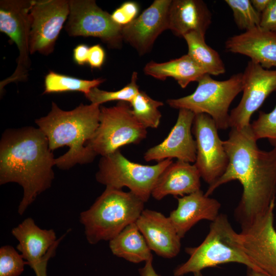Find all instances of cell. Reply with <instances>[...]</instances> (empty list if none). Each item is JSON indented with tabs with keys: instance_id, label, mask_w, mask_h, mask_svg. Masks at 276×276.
I'll use <instances>...</instances> for the list:
<instances>
[{
	"instance_id": "6da1fadb",
	"label": "cell",
	"mask_w": 276,
	"mask_h": 276,
	"mask_svg": "<svg viewBox=\"0 0 276 276\" xmlns=\"http://www.w3.org/2000/svg\"><path fill=\"white\" fill-rule=\"evenodd\" d=\"M249 126L231 128L223 141L229 163L224 174L209 186V196L219 186L238 180L243 193L235 214L241 229L263 216L275 203L276 195V148L259 149Z\"/></svg>"
},
{
	"instance_id": "7a4b0ae2",
	"label": "cell",
	"mask_w": 276,
	"mask_h": 276,
	"mask_svg": "<svg viewBox=\"0 0 276 276\" xmlns=\"http://www.w3.org/2000/svg\"><path fill=\"white\" fill-rule=\"evenodd\" d=\"M55 159L48 139L39 128L9 129L0 142V184L16 182L24 191L18 207L22 215L54 178Z\"/></svg>"
},
{
	"instance_id": "3957f363",
	"label": "cell",
	"mask_w": 276,
	"mask_h": 276,
	"mask_svg": "<svg viewBox=\"0 0 276 276\" xmlns=\"http://www.w3.org/2000/svg\"><path fill=\"white\" fill-rule=\"evenodd\" d=\"M100 105L81 104L70 111L60 108L54 102L45 117L35 120L47 136L52 151L66 146L68 151L55 159L58 168L68 169L76 164L93 161L96 155L86 146L94 135L99 123Z\"/></svg>"
},
{
	"instance_id": "277c9868",
	"label": "cell",
	"mask_w": 276,
	"mask_h": 276,
	"mask_svg": "<svg viewBox=\"0 0 276 276\" xmlns=\"http://www.w3.org/2000/svg\"><path fill=\"white\" fill-rule=\"evenodd\" d=\"M145 202L131 192L106 187L86 211L80 214L87 242L92 245L110 241L131 223L135 222Z\"/></svg>"
},
{
	"instance_id": "5b68a950",
	"label": "cell",
	"mask_w": 276,
	"mask_h": 276,
	"mask_svg": "<svg viewBox=\"0 0 276 276\" xmlns=\"http://www.w3.org/2000/svg\"><path fill=\"white\" fill-rule=\"evenodd\" d=\"M237 234L227 216L219 214L211 223L209 232L203 242L198 246L186 248L190 257L174 269V275L183 276L227 263L242 264L260 272L241 249Z\"/></svg>"
},
{
	"instance_id": "8992f818",
	"label": "cell",
	"mask_w": 276,
	"mask_h": 276,
	"mask_svg": "<svg viewBox=\"0 0 276 276\" xmlns=\"http://www.w3.org/2000/svg\"><path fill=\"white\" fill-rule=\"evenodd\" d=\"M198 85L191 95L167 101L175 109H186L195 114L206 113L214 121L218 129L228 127L229 107L235 97L243 90V74L232 75L218 81L204 74L197 81Z\"/></svg>"
},
{
	"instance_id": "52a82bcc",
	"label": "cell",
	"mask_w": 276,
	"mask_h": 276,
	"mask_svg": "<svg viewBox=\"0 0 276 276\" xmlns=\"http://www.w3.org/2000/svg\"><path fill=\"white\" fill-rule=\"evenodd\" d=\"M173 162L166 159L154 165H142L128 160L118 150L101 157L96 179L106 187L118 189L127 187L146 202L158 177Z\"/></svg>"
},
{
	"instance_id": "ba28073f",
	"label": "cell",
	"mask_w": 276,
	"mask_h": 276,
	"mask_svg": "<svg viewBox=\"0 0 276 276\" xmlns=\"http://www.w3.org/2000/svg\"><path fill=\"white\" fill-rule=\"evenodd\" d=\"M147 130L134 117L129 103L100 106L99 125L86 147L96 156H105L129 144H137L146 138Z\"/></svg>"
},
{
	"instance_id": "9c48e42d",
	"label": "cell",
	"mask_w": 276,
	"mask_h": 276,
	"mask_svg": "<svg viewBox=\"0 0 276 276\" xmlns=\"http://www.w3.org/2000/svg\"><path fill=\"white\" fill-rule=\"evenodd\" d=\"M32 2V0L0 1V31L7 35L15 43L19 52L15 71L0 83L1 93L10 83L27 80L31 65L30 11Z\"/></svg>"
},
{
	"instance_id": "30bf717a",
	"label": "cell",
	"mask_w": 276,
	"mask_h": 276,
	"mask_svg": "<svg viewBox=\"0 0 276 276\" xmlns=\"http://www.w3.org/2000/svg\"><path fill=\"white\" fill-rule=\"evenodd\" d=\"M122 28L94 0H70V13L65 30L71 36L100 38L108 47H121Z\"/></svg>"
},
{
	"instance_id": "8fae6325",
	"label": "cell",
	"mask_w": 276,
	"mask_h": 276,
	"mask_svg": "<svg viewBox=\"0 0 276 276\" xmlns=\"http://www.w3.org/2000/svg\"><path fill=\"white\" fill-rule=\"evenodd\" d=\"M214 120L206 113L195 115L192 133L196 144L194 165L201 177L210 185L225 172L229 163L223 141Z\"/></svg>"
},
{
	"instance_id": "7c38bea8",
	"label": "cell",
	"mask_w": 276,
	"mask_h": 276,
	"mask_svg": "<svg viewBox=\"0 0 276 276\" xmlns=\"http://www.w3.org/2000/svg\"><path fill=\"white\" fill-rule=\"evenodd\" d=\"M275 203L263 216L241 229L237 239L241 249L260 272L276 276V230L274 227Z\"/></svg>"
},
{
	"instance_id": "4fadbf2b",
	"label": "cell",
	"mask_w": 276,
	"mask_h": 276,
	"mask_svg": "<svg viewBox=\"0 0 276 276\" xmlns=\"http://www.w3.org/2000/svg\"><path fill=\"white\" fill-rule=\"evenodd\" d=\"M70 1L32 0L30 11V54L38 52L49 55L67 19Z\"/></svg>"
},
{
	"instance_id": "5bb4252c",
	"label": "cell",
	"mask_w": 276,
	"mask_h": 276,
	"mask_svg": "<svg viewBox=\"0 0 276 276\" xmlns=\"http://www.w3.org/2000/svg\"><path fill=\"white\" fill-rule=\"evenodd\" d=\"M242 74V97L229 113L231 128L241 129L249 126L252 114L268 96L276 90V69L267 70L249 61Z\"/></svg>"
},
{
	"instance_id": "9a60e30c",
	"label": "cell",
	"mask_w": 276,
	"mask_h": 276,
	"mask_svg": "<svg viewBox=\"0 0 276 276\" xmlns=\"http://www.w3.org/2000/svg\"><path fill=\"white\" fill-rule=\"evenodd\" d=\"M195 113L186 109H179L174 126L167 137L160 143L147 150L144 155L147 161L158 162L176 158L190 163H195L196 144L192 136Z\"/></svg>"
},
{
	"instance_id": "2e32d148",
	"label": "cell",
	"mask_w": 276,
	"mask_h": 276,
	"mask_svg": "<svg viewBox=\"0 0 276 276\" xmlns=\"http://www.w3.org/2000/svg\"><path fill=\"white\" fill-rule=\"evenodd\" d=\"M171 0H155L139 16L123 26L122 36L140 55L151 50L158 36L168 29V15Z\"/></svg>"
},
{
	"instance_id": "e0dca14e",
	"label": "cell",
	"mask_w": 276,
	"mask_h": 276,
	"mask_svg": "<svg viewBox=\"0 0 276 276\" xmlns=\"http://www.w3.org/2000/svg\"><path fill=\"white\" fill-rule=\"evenodd\" d=\"M135 223L150 249L157 255L171 259L179 254L181 238L168 217L144 209Z\"/></svg>"
},
{
	"instance_id": "ac0fdd59",
	"label": "cell",
	"mask_w": 276,
	"mask_h": 276,
	"mask_svg": "<svg viewBox=\"0 0 276 276\" xmlns=\"http://www.w3.org/2000/svg\"><path fill=\"white\" fill-rule=\"evenodd\" d=\"M225 48L249 57L265 69L276 67V32L256 27L228 38Z\"/></svg>"
},
{
	"instance_id": "d6986e66",
	"label": "cell",
	"mask_w": 276,
	"mask_h": 276,
	"mask_svg": "<svg viewBox=\"0 0 276 276\" xmlns=\"http://www.w3.org/2000/svg\"><path fill=\"white\" fill-rule=\"evenodd\" d=\"M177 198V206L168 217L181 239L199 221L212 222L219 215L221 204L201 190Z\"/></svg>"
},
{
	"instance_id": "ffe728a7",
	"label": "cell",
	"mask_w": 276,
	"mask_h": 276,
	"mask_svg": "<svg viewBox=\"0 0 276 276\" xmlns=\"http://www.w3.org/2000/svg\"><path fill=\"white\" fill-rule=\"evenodd\" d=\"M168 29L178 37L190 32L205 36L212 22V14L201 0H173L168 15Z\"/></svg>"
},
{
	"instance_id": "44dd1931",
	"label": "cell",
	"mask_w": 276,
	"mask_h": 276,
	"mask_svg": "<svg viewBox=\"0 0 276 276\" xmlns=\"http://www.w3.org/2000/svg\"><path fill=\"white\" fill-rule=\"evenodd\" d=\"M200 173L190 163L177 160L170 164L158 177L151 196L160 200L171 195L181 197L200 190Z\"/></svg>"
},
{
	"instance_id": "7402d4cb",
	"label": "cell",
	"mask_w": 276,
	"mask_h": 276,
	"mask_svg": "<svg viewBox=\"0 0 276 276\" xmlns=\"http://www.w3.org/2000/svg\"><path fill=\"white\" fill-rule=\"evenodd\" d=\"M18 244L17 249L33 269L46 256L57 240L54 231L39 227L31 218L25 219L11 231Z\"/></svg>"
},
{
	"instance_id": "603a6c76",
	"label": "cell",
	"mask_w": 276,
	"mask_h": 276,
	"mask_svg": "<svg viewBox=\"0 0 276 276\" xmlns=\"http://www.w3.org/2000/svg\"><path fill=\"white\" fill-rule=\"evenodd\" d=\"M144 71L146 75L160 80L172 77L182 88H186L190 82H197L206 74L188 54L165 62L151 61L146 64Z\"/></svg>"
},
{
	"instance_id": "cb8c5ba5",
	"label": "cell",
	"mask_w": 276,
	"mask_h": 276,
	"mask_svg": "<svg viewBox=\"0 0 276 276\" xmlns=\"http://www.w3.org/2000/svg\"><path fill=\"white\" fill-rule=\"evenodd\" d=\"M109 246L114 255L131 263L153 260L152 250L135 222L110 240Z\"/></svg>"
},
{
	"instance_id": "d4e9b609",
	"label": "cell",
	"mask_w": 276,
	"mask_h": 276,
	"mask_svg": "<svg viewBox=\"0 0 276 276\" xmlns=\"http://www.w3.org/2000/svg\"><path fill=\"white\" fill-rule=\"evenodd\" d=\"M188 48V55L210 75L218 76L225 72V67L218 53L205 42L204 36L196 32L184 35Z\"/></svg>"
},
{
	"instance_id": "484cf974",
	"label": "cell",
	"mask_w": 276,
	"mask_h": 276,
	"mask_svg": "<svg viewBox=\"0 0 276 276\" xmlns=\"http://www.w3.org/2000/svg\"><path fill=\"white\" fill-rule=\"evenodd\" d=\"M105 79L99 78L83 80L50 71L44 80L43 94L66 91H80L87 95L94 88L98 87Z\"/></svg>"
},
{
	"instance_id": "4316f807",
	"label": "cell",
	"mask_w": 276,
	"mask_h": 276,
	"mask_svg": "<svg viewBox=\"0 0 276 276\" xmlns=\"http://www.w3.org/2000/svg\"><path fill=\"white\" fill-rule=\"evenodd\" d=\"M130 104L134 117L145 128L158 127L162 118L158 108L164 105L162 102L154 100L140 90Z\"/></svg>"
},
{
	"instance_id": "83f0119b",
	"label": "cell",
	"mask_w": 276,
	"mask_h": 276,
	"mask_svg": "<svg viewBox=\"0 0 276 276\" xmlns=\"http://www.w3.org/2000/svg\"><path fill=\"white\" fill-rule=\"evenodd\" d=\"M137 80V73L133 72L130 83L122 89L114 91H108L101 90L96 87L85 96L91 103L99 105L112 101H125L130 103L140 91Z\"/></svg>"
},
{
	"instance_id": "f1b7e54d",
	"label": "cell",
	"mask_w": 276,
	"mask_h": 276,
	"mask_svg": "<svg viewBox=\"0 0 276 276\" xmlns=\"http://www.w3.org/2000/svg\"><path fill=\"white\" fill-rule=\"evenodd\" d=\"M231 9L237 27L245 31L260 26L261 14L252 6L249 0H225Z\"/></svg>"
},
{
	"instance_id": "f546056e",
	"label": "cell",
	"mask_w": 276,
	"mask_h": 276,
	"mask_svg": "<svg viewBox=\"0 0 276 276\" xmlns=\"http://www.w3.org/2000/svg\"><path fill=\"white\" fill-rule=\"evenodd\" d=\"M250 129L257 141L267 139L276 148V104L270 112L260 111L258 119L250 123Z\"/></svg>"
},
{
	"instance_id": "4dcf8cb0",
	"label": "cell",
	"mask_w": 276,
	"mask_h": 276,
	"mask_svg": "<svg viewBox=\"0 0 276 276\" xmlns=\"http://www.w3.org/2000/svg\"><path fill=\"white\" fill-rule=\"evenodd\" d=\"M28 263L12 246L0 248V276H19Z\"/></svg>"
},
{
	"instance_id": "1f68e13d",
	"label": "cell",
	"mask_w": 276,
	"mask_h": 276,
	"mask_svg": "<svg viewBox=\"0 0 276 276\" xmlns=\"http://www.w3.org/2000/svg\"><path fill=\"white\" fill-rule=\"evenodd\" d=\"M139 8L137 3L134 2H126L116 9L112 14L113 21L121 26H125L131 22L139 13Z\"/></svg>"
},
{
	"instance_id": "d6a6232c",
	"label": "cell",
	"mask_w": 276,
	"mask_h": 276,
	"mask_svg": "<svg viewBox=\"0 0 276 276\" xmlns=\"http://www.w3.org/2000/svg\"><path fill=\"white\" fill-rule=\"evenodd\" d=\"M260 27L276 32V0H271L266 9L261 13Z\"/></svg>"
},
{
	"instance_id": "836d02e7",
	"label": "cell",
	"mask_w": 276,
	"mask_h": 276,
	"mask_svg": "<svg viewBox=\"0 0 276 276\" xmlns=\"http://www.w3.org/2000/svg\"><path fill=\"white\" fill-rule=\"evenodd\" d=\"M105 52L99 44L91 46L89 49L87 63L91 68H99L105 60Z\"/></svg>"
},
{
	"instance_id": "e575fe53",
	"label": "cell",
	"mask_w": 276,
	"mask_h": 276,
	"mask_svg": "<svg viewBox=\"0 0 276 276\" xmlns=\"http://www.w3.org/2000/svg\"><path fill=\"white\" fill-rule=\"evenodd\" d=\"M58 245V244L57 243H55L51 248L42 260L32 269L35 272V276H48V262L49 259L54 256Z\"/></svg>"
},
{
	"instance_id": "d590c367",
	"label": "cell",
	"mask_w": 276,
	"mask_h": 276,
	"mask_svg": "<svg viewBox=\"0 0 276 276\" xmlns=\"http://www.w3.org/2000/svg\"><path fill=\"white\" fill-rule=\"evenodd\" d=\"M88 47L85 44H79L74 50V59L78 64L84 65L87 62L89 51Z\"/></svg>"
},
{
	"instance_id": "8d00e7d4",
	"label": "cell",
	"mask_w": 276,
	"mask_h": 276,
	"mask_svg": "<svg viewBox=\"0 0 276 276\" xmlns=\"http://www.w3.org/2000/svg\"><path fill=\"white\" fill-rule=\"evenodd\" d=\"M152 261L150 260L146 262L144 266L139 269L140 276H160L153 268Z\"/></svg>"
},
{
	"instance_id": "74e56055",
	"label": "cell",
	"mask_w": 276,
	"mask_h": 276,
	"mask_svg": "<svg viewBox=\"0 0 276 276\" xmlns=\"http://www.w3.org/2000/svg\"><path fill=\"white\" fill-rule=\"evenodd\" d=\"M271 0H251L250 2L255 9L260 14L266 9Z\"/></svg>"
},
{
	"instance_id": "f35d334b",
	"label": "cell",
	"mask_w": 276,
	"mask_h": 276,
	"mask_svg": "<svg viewBox=\"0 0 276 276\" xmlns=\"http://www.w3.org/2000/svg\"><path fill=\"white\" fill-rule=\"evenodd\" d=\"M246 276H268L250 268H247Z\"/></svg>"
},
{
	"instance_id": "ab89813d",
	"label": "cell",
	"mask_w": 276,
	"mask_h": 276,
	"mask_svg": "<svg viewBox=\"0 0 276 276\" xmlns=\"http://www.w3.org/2000/svg\"><path fill=\"white\" fill-rule=\"evenodd\" d=\"M194 276H203L202 274L201 273V272H197L195 273H194Z\"/></svg>"
}]
</instances>
